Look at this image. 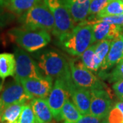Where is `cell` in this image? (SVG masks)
Here are the masks:
<instances>
[{"instance_id":"7","label":"cell","mask_w":123,"mask_h":123,"mask_svg":"<svg viewBox=\"0 0 123 123\" xmlns=\"http://www.w3.org/2000/svg\"><path fill=\"white\" fill-rule=\"evenodd\" d=\"M53 14L55 20L53 35L56 37L68 32L75 27L73 18L60 0H44Z\"/></svg>"},{"instance_id":"20","label":"cell","mask_w":123,"mask_h":123,"mask_svg":"<svg viewBox=\"0 0 123 123\" xmlns=\"http://www.w3.org/2000/svg\"><path fill=\"white\" fill-rule=\"evenodd\" d=\"M26 103H17L7 107L2 113L1 123H14L19 118Z\"/></svg>"},{"instance_id":"17","label":"cell","mask_w":123,"mask_h":123,"mask_svg":"<svg viewBox=\"0 0 123 123\" xmlns=\"http://www.w3.org/2000/svg\"><path fill=\"white\" fill-rule=\"evenodd\" d=\"M16 59L14 53H0V78L4 79L14 76Z\"/></svg>"},{"instance_id":"19","label":"cell","mask_w":123,"mask_h":123,"mask_svg":"<svg viewBox=\"0 0 123 123\" xmlns=\"http://www.w3.org/2000/svg\"><path fill=\"white\" fill-rule=\"evenodd\" d=\"M42 0H9L8 9L15 16L20 17Z\"/></svg>"},{"instance_id":"26","label":"cell","mask_w":123,"mask_h":123,"mask_svg":"<svg viewBox=\"0 0 123 123\" xmlns=\"http://www.w3.org/2000/svg\"><path fill=\"white\" fill-rule=\"evenodd\" d=\"M14 17H15V15L9 10L6 5L0 4V29L12 21Z\"/></svg>"},{"instance_id":"13","label":"cell","mask_w":123,"mask_h":123,"mask_svg":"<svg viewBox=\"0 0 123 123\" xmlns=\"http://www.w3.org/2000/svg\"><path fill=\"white\" fill-rule=\"evenodd\" d=\"M68 10L75 23H80L88 18L92 0H60Z\"/></svg>"},{"instance_id":"22","label":"cell","mask_w":123,"mask_h":123,"mask_svg":"<svg viewBox=\"0 0 123 123\" xmlns=\"http://www.w3.org/2000/svg\"><path fill=\"white\" fill-rule=\"evenodd\" d=\"M123 14V1L122 0L110 1L98 13L94 15L96 17L118 15Z\"/></svg>"},{"instance_id":"12","label":"cell","mask_w":123,"mask_h":123,"mask_svg":"<svg viewBox=\"0 0 123 123\" xmlns=\"http://www.w3.org/2000/svg\"><path fill=\"white\" fill-rule=\"evenodd\" d=\"M72 101L82 115L90 114L91 92L88 89L75 85L71 80L66 83Z\"/></svg>"},{"instance_id":"37","label":"cell","mask_w":123,"mask_h":123,"mask_svg":"<svg viewBox=\"0 0 123 123\" xmlns=\"http://www.w3.org/2000/svg\"><path fill=\"white\" fill-rule=\"evenodd\" d=\"M110 1H112V0H110Z\"/></svg>"},{"instance_id":"28","label":"cell","mask_w":123,"mask_h":123,"mask_svg":"<svg viewBox=\"0 0 123 123\" xmlns=\"http://www.w3.org/2000/svg\"><path fill=\"white\" fill-rule=\"evenodd\" d=\"M109 1L110 0H92L90 6L88 17H92L97 14L108 4Z\"/></svg>"},{"instance_id":"15","label":"cell","mask_w":123,"mask_h":123,"mask_svg":"<svg viewBox=\"0 0 123 123\" xmlns=\"http://www.w3.org/2000/svg\"><path fill=\"white\" fill-rule=\"evenodd\" d=\"M94 43L104 40H113L118 37L123 32L121 25L110 24L105 22H99L92 25Z\"/></svg>"},{"instance_id":"2","label":"cell","mask_w":123,"mask_h":123,"mask_svg":"<svg viewBox=\"0 0 123 123\" xmlns=\"http://www.w3.org/2000/svg\"><path fill=\"white\" fill-rule=\"evenodd\" d=\"M9 39L27 52L39 51L49 43L51 37L47 31L30 30L23 27H14L8 31Z\"/></svg>"},{"instance_id":"35","label":"cell","mask_w":123,"mask_h":123,"mask_svg":"<svg viewBox=\"0 0 123 123\" xmlns=\"http://www.w3.org/2000/svg\"><path fill=\"white\" fill-rule=\"evenodd\" d=\"M59 123V122H56V123H55V122H50V123Z\"/></svg>"},{"instance_id":"1","label":"cell","mask_w":123,"mask_h":123,"mask_svg":"<svg viewBox=\"0 0 123 123\" xmlns=\"http://www.w3.org/2000/svg\"><path fill=\"white\" fill-rule=\"evenodd\" d=\"M57 44L73 56H81L94 43L93 27L90 25L79 24L62 35L57 37Z\"/></svg>"},{"instance_id":"36","label":"cell","mask_w":123,"mask_h":123,"mask_svg":"<svg viewBox=\"0 0 123 123\" xmlns=\"http://www.w3.org/2000/svg\"><path fill=\"white\" fill-rule=\"evenodd\" d=\"M119 100H120V101H123V98H120V99H119Z\"/></svg>"},{"instance_id":"18","label":"cell","mask_w":123,"mask_h":123,"mask_svg":"<svg viewBox=\"0 0 123 123\" xmlns=\"http://www.w3.org/2000/svg\"><path fill=\"white\" fill-rule=\"evenodd\" d=\"M82 116L70 98H68L62 110V118L64 123H77Z\"/></svg>"},{"instance_id":"33","label":"cell","mask_w":123,"mask_h":123,"mask_svg":"<svg viewBox=\"0 0 123 123\" xmlns=\"http://www.w3.org/2000/svg\"><path fill=\"white\" fill-rule=\"evenodd\" d=\"M2 113L3 111L1 110H0V123H1V116H2Z\"/></svg>"},{"instance_id":"21","label":"cell","mask_w":123,"mask_h":123,"mask_svg":"<svg viewBox=\"0 0 123 123\" xmlns=\"http://www.w3.org/2000/svg\"><path fill=\"white\" fill-rule=\"evenodd\" d=\"M111 41L112 40H104L97 42L96 43V49H95L96 71L101 68V65L109 52Z\"/></svg>"},{"instance_id":"38","label":"cell","mask_w":123,"mask_h":123,"mask_svg":"<svg viewBox=\"0 0 123 123\" xmlns=\"http://www.w3.org/2000/svg\"><path fill=\"white\" fill-rule=\"evenodd\" d=\"M122 1H123V0H122Z\"/></svg>"},{"instance_id":"3","label":"cell","mask_w":123,"mask_h":123,"mask_svg":"<svg viewBox=\"0 0 123 123\" xmlns=\"http://www.w3.org/2000/svg\"><path fill=\"white\" fill-rule=\"evenodd\" d=\"M38 64L44 75L53 79H62L66 83L72 79L69 62L61 53L46 50L38 57Z\"/></svg>"},{"instance_id":"9","label":"cell","mask_w":123,"mask_h":123,"mask_svg":"<svg viewBox=\"0 0 123 123\" xmlns=\"http://www.w3.org/2000/svg\"><path fill=\"white\" fill-rule=\"evenodd\" d=\"M25 92L21 83L14 79L13 81L6 84L0 94V110L2 111L10 105L17 103H27L31 100Z\"/></svg>"},{"instance_id":"24","label":"cell","mask_w":123,"mask_h":123,"mask_svg":"<svg viewBox=\"0 0 123 123\" xmlns=\"http://www.w3.org/2000/svg\"><path fill=\"white\" fill-rule=\"evenodd\" d=\"M100 77L103 79H106L110 83H114L120 80L123 79V59L118 63L116 67L110 73H100Z\"/></svg>"},{"instance_id":"5","label":"cell","mask_w":123,"mask_h":123,"mask_svg":"<svg viewBox=\"0 0 123 123\" xmlns=\"http://www.w3.org/2000/svg\"><path fill=\"white\" fill-rule=\"evenodd\" d=\"M14 51L16 59V69L14 79L20 81L24 79L46 77L40 69L38 62L27 53V51L19 47H15Z\"/></svg>"},{"instance_id":"8","label":"cell","mask_w":123,"mask_h":123,"mask_svg":"<svg viewBox=\"0 0 123 123\" xmlns=\"http://www.w3.org/2000/svg\"><path fill=\"white\" fill-rule=\"evenodd\" d=\"M70 97V93L66 81L62 79H55L53 88L47 97V100L52 111L53 118L57 122L62 120V107L66 100Z\"/></svg>"},{"instance_id":"31","label":"cell","mask_w":123,"mask_h":123,"mask_svg":"<svg viewBox=\"0 0 123 123\" xmlns=\"http://www.w3.org/2000/svg\"><path fill=\"white\" fill-rule=\"evenodd\" d=\"M0 4L6 5L7 6H8L9 0H0Z\"/></svg>"},{"instance_id":"27","label":"cell","mask_w":123,"mask_h":123,"mask_svg":"<svg viewBox=\"0 0 123 123\" xmlns=\"http://www.w3.org/2000/svg\"><path fill=\"white\" fill-rule=\"evenodd\" d=\"M107 120L108 123H123V112L119 107L114 105L110 110Z\"/></svg>"},{"instance_id":"11","label":"cell","mask_w":123,"mask_h":123,"mask_svg":"<svg viewBox=\"0 0 123 123\" xmlns=\"http://www.w3.org/2000/svg\"><path fill=\"white\" fill-rule=\"evenodd\" d=\"M53 79L49 77L28 78L20 81L27 94L31 98H47L53 86Z\"/></svg>"},{"instance_id":"34","label":"cell","mask_w":123,"mask_h":123,"mask_svg":"<svg viewBox=\"0 0 123 123\" xmlns=\"http://www.w3.org/2000/svg\"><path fill=\"white\" fill-rule=\"evenodd\" d=\"M101 123H108V122H107V118L105 119H103V120H102Z\"/></svg>"},{"instance_id":"14","label":"cell","mask_w":123,"mask_h":123,"mask_svg":"<svg viewBox=\"0 0 123 123\" xmlns=\"http://www.w3.org/2000/svg\"><path fill=\"white\" fill-rule=\"evenodd\" d=\"M123 59V34L111 41L109 52L101 66L102 72L110 70Z\"/></svg>"},{"instance_id":"29","label":"cell","mask_w":123,"mask_h":123,"mask_svg":"<svg viewBox=\"0 0 123 123\" xmlns=\"http://www.w3.org/2000/svg\"><path fill=\"white\" fill-rule=\"evenodd\" d=\"M102 119L98 118L93 115L89 114L83 115L77 123H101Z\"/></svg>"},{"instance_id":"25","label":"cell","mask_w":123,"mask_h":123,"mask_svg":"<svg viewBox=\"0 0 123 123\" xmlns=\"http://www.w3.org/2000/svg\"><path fill=\"white\" fill-rule=\"evenodd\" d=\"M14 123H37L30 102L25 104L19 118Z\"/></svg>"},{"instance_id":"16","label":"cell","mask_w":123,"mask_h":123,"mask_svg":"<svg viewBox=\"0 0 123 123\" xmlns=\"http://www.w3.org/2000/svg\"><path fill=\"white\" fill-rule=\"evenodd\" d=\"M37 123L52 122L53 116L47 98H34L30 101Z\"/></svg>"},{"instance_id":"4","label":"cell","mask_w":123,"mask_h":123,"mask_svg":"<svg viewBox=\"0 0 123 123\" xmlns=\"http://www.w3.org/2000/svg\"><path fill=\"white\" fill-rule=\"evenodd\" d=\"M21 27L30 30H40L52 32L55 29L53 14L42 0L26 12L18 17Z\"/></svg>"},{"instance_id":"23","label":"cell","mask_w":123,"mask_h":123,"mask_svg":"<svg viewBox=\"0 0 123 123\" xmlns=\"http://www.w3.org/2000/svg\"><path fill=\"white\" fill-rule=\"evenodd\" d=\"M95 49H96V44H92L81 55V61L84 63V65L86 66L88 69L92 71H96Z\"/></svg>"},{"instance_id":"6","label":"cell","mask_w":123,"mask_h":123,"mask_svg":"<svg viewBox=\"0 0 123 123\" xmlns=\"http://www.w3.org/2000/svg\"><path fill=\"white\" fill-rule=\"evenodd\" d=\"M69 66L72 79L75 85L89 90L105 88L103 83L84 65L82 61L70 60Z\"/></svg>"},{"instance_id":"32","label":"cell","mask_w":123,"mask_h":123,"mask_svg":"<svg viewBox=\"0 0 123 123\" xmlns=\"http://www.w3.org/2000/svg\"><path fill=\"white\" fill-rule=\"evenodd\" d=\"M4 83V79H2L0 78V92H1V90H2V89H3Z\"/></svg>"},{"instance_id":"30","label":"cell","mask_w":123,"mask_h":123,"mask_svg":"<svg viewBox=\"0 0 123 123\" xmlns=\"http://www.w3.org/2000/svg\"><path fill=\"white\" fill-rule=\"evenodd\" d=\"M112 89L119 99L123 98V79L114 82L112 85Z\"/></svg>"},{"instance_id":"10","label":"cell","mask_w":123,"mask_h":123,"mask_svg":"<svg viewBox=\"0 0 123 123\" xmlns=\"http://www.w3.org/2000/svg\"><path fill=\"white\" fill-rule=\"evenodd\" d=\"M91 101L90 114L102 120L106 118L112 107V100L105 89L90 90Z\"/></svg>"}]
</instances>
